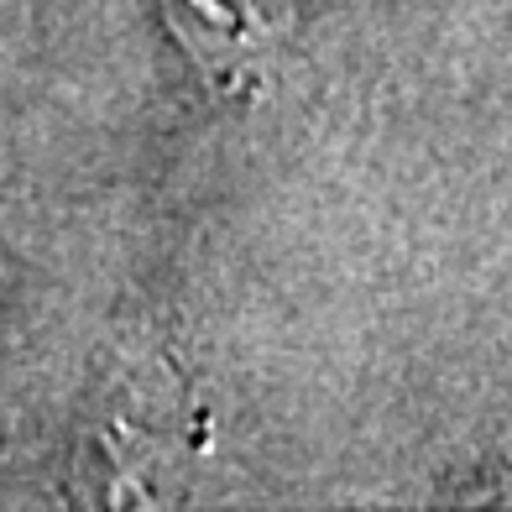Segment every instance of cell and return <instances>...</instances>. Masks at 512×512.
Returning <instances> with one entry per match:
<instances>
[{"instance_id":"obj_1","label":"cell","mask_w":512,"mask_h":512,"mask_svg":"<svg viewBox=\"0 0 512 512\" xmlns=\"http://www.w3.org/2000/svg\"><path fill=\"white\" fill-rule=\"evenodd\" d=\"M162 11L209 79H241L293 27V0H168Z\"/></svg>"}]
</instances>
